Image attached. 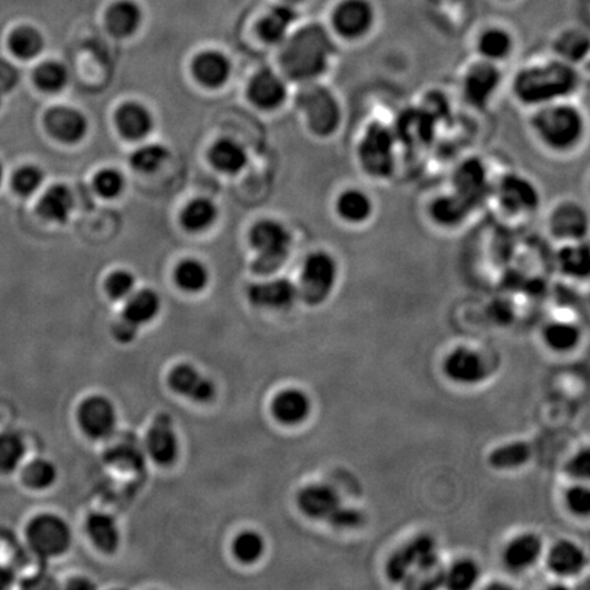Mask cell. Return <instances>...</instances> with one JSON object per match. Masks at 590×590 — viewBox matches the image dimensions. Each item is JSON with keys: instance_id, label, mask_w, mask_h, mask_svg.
<instances>
[{"instance_id": "obj_35", "label": "cell", "mask_w": 590, "mask_h": 590, "mask_svg": "<svg viewBox=\"0 0 590 590\" xmlns=\"http://www.w3.org/2000/svg\"><path fill=\"white\" fill-rule=\"evenodd\" d=\"M295 7L277 4L259 23L260 38L269 44H282L293 23L297 21Z\"/></svg>"}, {"instance_id": "obj_19", "label": "cell", "mask_w": 590, "mask_h": 590, "mask_svg": "<svg viewBox=\"0 0 590 590\" xmlns=\"http://www.w3.org/2000/svg\"><path fill=\"white\" fill-rule=\"evenodd\" d=\"M515 39L508 29L499 25L482 29L474 41V57L503 66L513 57Z\"/></svg>"}, {"instance_id": "obj_20", "label": "cell", "mask_w": 590, "mask_h": 590, "mask_svg": "<svg viewBox=\"0 0 590 590\" xmlns=\"http://www.w3.org/2000/svg\"><path fill=\"white\" fill-rule=\"evenodd\" d=\"M249 301L259 308L285 311L298 301L297 285L286 277L256 283L248 290Z\"/></svg>"}, {"instance_id": "obj_58", "label": "cell", "mask_w": 590, "mask_h": 590, "mask_svg": "<svg viewBox=\"0 0 590 590\" xmlns=\"http://www.w3.org/2000/svg\"><path fill=\"white\" fill-rule=\"evenodd\" d=\"M304 0H283V4H290V6L295 7L297 4H303Z\"/></svg>"}, {"instance_id": "obj_46", "label": "cell", "mask_w": 590, "mask_h": 590, "mask_svg": "<svg viewBox=\"0 0 590 590\" xmlns=\"http://www.w3.org/2000/svg\"><path fill=\"white\" fill-rule=\"evenodd\" d=\"M264 550H266V542L261 534L254 531L242 532L233 542L235 558L245 565H251L261 559Z\"/></svg>"}, {"instance_id": "obj_26", "label": "cell", "mask_w": 590, "mask_h": 590, "mask_svg": "<svg viewBox=\"0 0 590 590\" xmlns=\"http://www.w3.org/2000/svg\"><path fill=\"white\" fill-rule=\"evenodd\" d=\"M311 411V398L308 397V393L298 388H286L272 401V416L280 424L288 427L303 424L308 419Z\"/></svg>"}, {"instance_id": "obj_24", "label": "cell", "mask_w": 590, "mask_h": 590, "mask_svg": "<svg viewBox=\"0 0 590 590\" xmlns=\"http://www.w3.org/2000/svg\"><path fill=\"white\" fill-rule=\"evenodd\" d=\"M146 450L154 462L159 465H172L177 461L180 442L169 417H159L152 424L146 435Z\"/></svg>"}, {"instance_id": "obj_32", "label": "cell", "mask_w": 590, "mask_h": 590, "mask_svg": "<svg viewBox=\"0 0 590 590\" xmlns=\"http://www.w3.org/2000/svg\"><path fill=\"white\" fill-rule=\"evenodd\" d=\"M194 77L208 88H219L227 83L232 75V65L225 55L207 51L196 57L193 62Z\"/></svg>"}, {"instance_id": "obj_7", "label": "cell", "mask_w": 590, "mask_h": 590, "mask_svg": "<svg viewBox=\"0 0 590 590\" xmlns=\"http://www.w3.org/2000/svg\"><path fill=\"white\" fill-rule=\"evenodd\" d=\"M342 264L337 254L327 248L309 251L301 262L298 300L309 306H320L331 298L339 285Z\"/></svg>"}, {"instance_id": "obj_33", "label": "cell", "mask_w": 590, "mask_h": 590, "mask_svg": "<svg viewBox=\"0 0 590 590\" xmlns=\"http://www.w3.org/2000/svg\"><path fill=\"white\" fill-rule=\"evenodd\" d=\"M118 130L128 140H143L154 128L151 112L138 103H126L118 110Z\"/></svg>"}, {"instance_id": "obj_13", "label": "cell", "mask_w": 590, "mask_h": 590, "mask_svg": "<svg viewBox=\"0 0 590 590\" xmlns=\"http://www.w3.org/2000/svg\"><path fill=\"white\" fill-rule=\"evenodd\" d=\"M479 211L453 189L434 191L425 198L422 216L436 232L456 233L462 230Z\"/></svg>"}, {"instance_id": "obj_14", "label": "cell", "mask_w": 590, "mask_h": 590, "mask_svg": "<svg viewBox=\"0 0 590 590\" xmlns=\"http://www.w3.org/2000/svg\"><path fill=\"white\" fill-rule=\"evenodd\" d=\"M494 178L495 172L484 157L469 154L453 167L447 186L480 209L489 200Z\"/></svg>"}, {"instance_id": "obj_12", "label": "cell", "mask_w": 590, "mask_h": 590, "mask_svg": "<svg viewBox=\"0 0 590 590\" xmlns=\"http://www.w3.org/2000/svg\"><path fill=\"white\" fill-rule=\"evenodd\" d=\"M545 233L556 243L589 240V209L574 197L553 201L545 214Z\"/></svg>"}, {"instance_id": "obj_16", "label": "cell", "mask_w": 590, "mask_h": 590, "mask_svg": "<svg viewBox=\"0 0 590 590\" xmlns=\"http://www.w3.org/2000/svg\"><path fill=\"white\" fill-rule=\"evenodd\" d=\"M443 372L451 382L462 385L480 384L489 374L481 354L466 346H459L445 356Z\"/></svg>"}, {"instance_id": "obj_6", "label": "cell", "mask_w": 590, "mask_h": 590, "mask_svg": "<svg viewBox=\"0 0 590 590\" xmlns=\"http://www.w3.org/2000/svg\"><path fill=\"white\" fill-rule=\"evenodd\" d=\"M503 219L524 222L542 208V191L531 175L516 170L495 174L489 200Z\"/></svg>"}, {"instance_id": "obj_39", "label": "cell", "mask_w": 590, "mask_h": 590, "mask_svg": "<svg viewBox=\"0 0 590 590\" xmlns=\"http://www.w3.org/2000/svg\"><path fill=\"white\" fill-rule=\"evenodd\" d=\"M215 169L225 174H237L245 169L248 154L242 145L233 140H220L209 151Z\"/></svg>"}, {"instance_id": "obj_27", "label": "cell", "mask_w": 590, "mask_h": 590, "mask_svg": "<svg viewBox=\"0 0 590 590\" xmlns=\"http://www.w3.org/2000/svg\"><path fill=\"white\" fill-rule=\"evenodd\" d=\"M542 553V540L534 533L514 537L503 550V563L514 573L528 570L539 562Z\"/></svg>"}, {"instance_id": "obj_38", "label": "cell", "mask_w": 590, "mask_h": 590, "mask_svg": "<svg viewBox=\"0 0 590 590\" xmlns=\"http://www.w3.org/2000/svg\"><path fill=\"white\" fill-rule=\"evenodd\" d=\"M75 208V200L69 189L55 185L46 191L39 203V212L49 222L66 223Z\"/></svg>"}, {"instance_id": "obj_22", "label": "cell", "mask_w": 590, "mask_h": 590, "mask_svg": "<svg viewBox=\"0 0 590 590\" xmlns=\"http://www.w3.org/2000/svg\"><path fill=\"white\" fill-rule=\"evenodd\" d=\"M297 503L304 515L314 521H328L342 505L337 490L327 484L306 485L300 490Z\"/></svg>"}, {"instance_id": "obj_54", "label": "cell", "mask_w": 590, "mask_h": 590, "mask_svg": "<svg viewBox=\"0 0 590 590\" xmlns=\"http://www.w3.org/2000/svg\"><path fill=\"white\" fill-rule=\"evenodd\" d=\"M565 471L571 479L586 481L590 476L589 450L584 448V450H579L578 453L574 454L566 463Z\"/></svg>"}, {"instance_id": "obj_15", "label": "cell", "mask_w": 590, "mask_h": 590, "mask_svg": "<svg viewBox=\"0 0 590 590\" xmlns=\"http://www.w3.org/2000/svg\"><path fill=\"white\" fill-rule=\"evenodd\" d=\"M376 23V13L369 0H342L330 18V31L340 43L356 44L365 40Z\"/></svg>"}, {"instance_id": "obj_37", "label": "cell", "mask_w": 590, "mask_h": 590, "mask_svg": "<svg viewBox=\"0 0 590 590\" xmlns=\"http://www.w3.org/2000/svg\"><path fill=\"white\" fill-rule=\"evenodd\" d=\"M160 306L159 295L154 290L144 288L128 298L122 317L138 328L152 321L159 313Z\"/></svg>"}, {"instance_id": "obj_23", "label": "cell", "mask_w": 590, "mask_h": 590, "mask_svg": "<svg viewBox=\"0 0 590 590\" xmlns=\"http://www.w3.org/2000/svg\"><path fill=\"white\" fill-rule=\"evenodd\" d=\"M169 383L175 392L194 402H209L216 393L214 383L189 364L175 366L170 374Z\"/></svg>"}, {"instance_id": "obj_34", "label": "cell", "mask_w": 590, "mask_h": 590, "mask_svg": "<svg viewBox=\"0 0 590 590\" xmlns=\"http://www.w3.org/2000/svg\"><path fill=\"white\" fill-rule=\"evenodd\" d=\"M143 21L140 7L131 0H119L110 7L106 15L107 29L115 38L125 39L135 35Z\"/></svg>"}, {"instance_id": "obj_1", "label": "cell", "mask_w": 590, "mask_h": 590, "mask_svg": "<svg viewBox=\"0 0 590 590\" xmlns=\"http://www.w3.org/2000/svg\"><path fill=\"white\" fill-rule=\"evenodd\" d=\"M514 103L524 112L565 99H579L585 88L582 69L550 55L519 66L507 78Z\"/></svg>"}, {"instance_id": "obj_3", "label": "cell", "mask_w": 590, "mask_h": 590, "mask_svg": "<svg viewBox=\"0 0 590 590\" xmlns=\"http://www.w3.org/2000/svg\"><path fill=\"white\" fill-rule=\"evenodd\" d=\"M338 55V41L321 23L301 26L280 44L279 65L283 77L304 85L327 80Z\"/></svg>"}, {"instance_id": "obj_42", "label": "cell", "mask_w": 590, "mask_h": 590, "mask_svg": "<svg viewBox=\"0 0 590 590\" xmlns=\"http://www.w3.org/2000/svg\"><path fill=\"white\" fill-rule=\"evenodd\" d=\"M542 339L553 351L568 353L578 346L581 331L573 322L552 321L542 330Z\"/></svg>"}, {"instance_id": "obj_25", "label": "cell", "mask_w": 590, "mask_h": 590, "mask_svg": "<svg viewBox=\"0 0 590 590\" xmlns=\"http://www.w3.org/2000/svg\"><path fill=\"white\" fill-rule=\"evenodd\" d=\"M49 135L65 144H77L88 133V120L83 112L69 107H57L46 115Z\"/></svg>"}, {"instance_id": "obj_31", "label": "cell", "mask_w": 590, "mask_h": 590, "mask_svg": "<svg viewBox=\"0 0 590 590\" xmlns=\"http://www.w3.org/2000/svg\"><path fill=\"white\" fill-rule=\"evenodd\" d=\"M589 36L579 29H568L556 36L552 55L582 69L589 59Z\"/></svg>"}, {"instance_id": "obj_18", "label": "cell", "mask_w": 590, "mask_h": 590, "mask_svg": "<svg viewBox=\"0 0 590 590\" xmlns=\"http://www.w3.org/2000/svg\"><path fill=\"white\" fill-rule=\"evenodd\" d=\"M248 94L257 109L275 111L287 101V80L274 70H260L249 84Z\"/></svg>"}, {"instance_id": "obj_40", "label": "cell", "mask_w": 590, "mask_h": 590, "mask_svg": "<svg viewBox=\"0 0 590 590\" xmlns=\"http://www.w3.org/2000/svg\"><path fill=\"white\" fill-rule=\"evenodd\" d=\"M532 447L526 442L515 440L499 445L488 455V463L498 471H513L531 461Z\"/></svg>"}, {"instance_id": "obj_43", "label": "cell", "mask_w": 590, "mask_h": 590, "mask_svg": "<svg viewBox=\"0 0 590 590\" xmlns=\"http://www.w3.org/2000/svg\"><path fill=\"white\" fill-rule=\"evenodd\" d=\"M216 217L217 208L212 201L197 198L183 209L181 220L189 232L198 233L211 227L216 222Z\"/></svg>"}, {"instance_id": "obj_59", "label": "cell", "mask_w": 590, "mask_h": 590, "mask_svg": "<svg viewBox=\"0 0 590 590\" xmlns=\"http://www.w3.org/2000/svg\"><path fill=\"white\" fill-rule=\"evenodd\" d=\"M2 181H4V166H2V163H0V183H2Z\"/></svg>"}, {"instance_id": "obj_47", "label": "cell", "mask_w": 590, "mask_h": 590, "mask_svg": "<svg viewBox=\"0 0 590 590\" xmlns=\"http://www.w3.org/2000/svg\"><path fill=\"white\" fill-rule=\"evenodd\" d=\"M36 85L44 92L55 93L62 91L69 83V72L62 63L46 62L35 72Z\"/></svg>"}, {"instance_id": "obj_56", "label": "cell", "mask_w": 590, "mask_h": 590, "mask_svg": "<svg viewBox=\"0 0 590 590\" xmlns=\"http://www.w3.org/2000/svg\"><path fill=\"white\" fill-rule=\"evenodd\" d=\"M136 332H137V327L123 319V317L122 321L118 322L114 327L115 338L120 342H130L136 337Z\"/></svg>"}, {"instance_id": "obj_29", "label": "cell", "mask_w": 590, "mask_h": 590, "mask_svg": "<svg viewBox=\"0 0 590 590\" xmlns=\"http://www.w3.org/2000/svg\"><path fill=\"white\" fill-rule=\"evenodd\" d=\"M15 477L21 487L29 492H44L54 487L57 479V466L49 459L41 456L26 458Z\"/></svg>"}, {"instance_id": "obj_9", "label": "cell", "mask_w": 590, "mask_h": 590, "mask_svg": "<svg viewBox=\"0 0 590 590\" xmlns=\"http://www.w3.org/2000/svg\"><path fill=\"white\" fill-rule=\"evenodd\" d=\"M251 243L257 251L253 271L261 277H271L279 272L290 259L294 240L283 223L266 219L251 228Z\"/></svg>"}, {"instance_id": "obj_4", "label": "cell", "mask_w": 590, "mask_h": 590, "mask_svg": "<svg viewBox=\"0 0 590 590\" xmlns=\"http://www.w3.org/2000/svg\"><path fill=\"white\" fill-rule=\"evenodd\" d=\"M401 154L392 123L371 118L359 125L351 156L357 172L366 182L374 185L391 182L397 175Z\"/></svg>"}, {"instance_id": "obj_41", "label": "cell", "mask_w": 590, "mask_h": 590, "mask_svg": "<svg viewBox=\"0 0 590 590\" xmlns=\"http://www.w3.org/2000/svg\"><path fill=\"white\" fill-rule=\"evenodd\" d=\"M46 46L39 29L31 25L17 26L9 36V48L14 57L23 60L35 59Z\"/></svg>"}, {"instance_id": "obj_11", "label": "cell", "mask_w": 590, "mask_h": 590, "mask_svg": "<svg viewBox=\"0 0 590 590\" xmlns=\"http://www.w3.org/2000/svg\"><path fill=\"white\" fill-rule=\"evenodd\" d=\"M377 209L379 206L374 191L361 183L340 185L332 196V216L348 232H361L372 225Z\"/></svg>"}, {"instance_id": "obj_10", "label": "cell", "mask_w": 590, "mask_h": 590, "mask_svg": "<svg viewBox=\"0 0 590 590\" xmlns=\"http://www.w3.org/2000/svg\"><path fill=\"white\" fill-rule=\"evenodd\" d=\"M73 534L69 524L52 513L31 515L23 526V542L33 555L48 560L69 550Z\"/></svg>"}, {"instance_id": "obj_49", "label": "cell", "mask_w": 590, "mask_h": 590, "mask_svg": "<svg viewBox=\"0 0 590 590\" xmlns=\"http://www.w3.org/2000/svg\"><path fill=\"white\" fill-rule=\"evenodd\" d=\"M94 190L104 198H115L125 189L123 175L117 170L106 169L97 172L93 181Z\"/></svg>"}, {"instance_id": "obj_50", "label": "cell", "mask_w": 590, "mask_h": 590, "mask_svg": "<svg viewBox=\"0 0 590 590\" xmlns=\"http://www.w3.org/2000/svg\"><path fill=\"white\" fill-rule=\"evenodd\" d=\"M136 277L128 271H117L110 275L106 282V290L112 300H128L135 293Z\"/></svg>"}, {"instance_id": "obj_21", "label": "cell", "mask_w": 590, "mask_h": 590, "mask_svg": "<svg viewBox=\"0 0 590 590\" xmlns=\"http://www.w3.org/2000/svg\"><path fill=\"white\" fill-rule=\"evenodd\" d=\"M553 266L568 279L587 280L590 274L589 240L556 243Z\"/></svg>"}, {"instance_id": "obj_53", "label": "cell", "mask_w": 590, "mask_h": 590, "mask_svg": "<svg viewBox=\"0 0 590 590\" xmlns=\"http://www.w3.org/2000/svg\"><path fill=\"white\" fill-rule=\"evenodd\" d=\"M327 522L331 524L332 528L339 531H353L363 526L364 514L357 508L340 505Z\"/></svg>"}, {"instance_id": "obj_36", "label": "cell", "mask_w": 590, "mask_h": 590, "mask_svg": "<svg viewBox=\"0 0 590 590\" xmlns=\"http://www.w3.org/2000/svg\"><path fill=\"white\" fill-rule=\"evenodd\" d=\"M86 533L96 548L104 553H112L119 547L120 534L117 522L103 513H94L86 519Z\"/></svg>"}, {"instance_id": "obj_28", "label": "cell", "mask_w": 590, "mask_h": 590, "mask_svg": "<svg viewBox=\"0 0 590 590\" xmlns=\"http://www.w3.org/2000/svg\"><path fill=\"white\" fill-rule=\"evenodd\" d=\"M587 556L581 545L571 540L555 542L548 552L547 565L555 576L576 577L586 568Z\"/></svg>"}, {"instance_id": "obj_52", "label": "cell", "mask_w": 590, "mask_h": 590, "mask_svg": "<svg viewBox=\"0 0 590 590\" xmlns=\"http://www.w3.org/2000/svg\"><path fill=\"white\" fill-rule=\"evenodd\" d=\"M565 503L574 515L587 516L590 513V492L585 485H573L565 494Z\"/></svg>"}, {"instance_id": "obj_8", "label": "cell", "mask_w": 590, "mask_h": 590, "mask_svg": "<svg viewBox=\"0 0 590 590\" xmlns=\"http://www.w3.org/2000/svg\"><path fill=\"white\" fill-rule=\"evenodd\" d=\"M506 85L503 66L474 57L459 75V99L468 109L485 112L492 109Z\"/></svg>"}, {"instance_id": "obj_44", "label": "cell", "mask_w": 590, "mask_h": 590, "mask_svg": "<svg viewBox=\"0 0 590 590\" xmlns=\"http://www.w3.org/2000/svg\"><path fill=\"white\" fill-rule=\"evenodd\" d=\"M480 578V568L473 559H458L445 568L443 586L451 590H468L477 584Z\"/></svg>"}, {"instance_id": "obj_55", "label": "cell", "mask_w": 590, "mask_h": 590, "mask_svg": "<svg viewBox=\"0 0 590 590\" xmlns=\"http://www.w3.org/2000/svg\"><path fill=\"white\" fill-rule=\"evenodd\" d=\"M20 83V72L9 60L0 59V93L12 92Z\"/></svg>"}, {"instance_id": "obj_51", "label": "cell", "mask_w": 590, "mask_h": 590, "mask_svg": "<svg viewBox=\"0 0 590 590\" xmlns=\"http://www.w3.org/2000/svg\"><path fill=\"white\" fill-rule=\"evenodd\" d=\"M43 181L44 174L39 167L26 166L18 170L17 174L14 175L13 185L21 196H31L40 189Z\"/></svg>"}, {"instance_id": "obj_60", "label": "cell", "mask_w": 590, "mask_h": 590, "mask_svg": "<svg viewBox=\"0 0 590 590\" xmlns=\"http://www.w3.org/2000/svg\"><path fill=\"white\" fill-rule=\"evenodd\" d=\"M0 103H2V101H0Z\"/></svg>"}, {"instance_id": "obj_30", "label": "cell", "mask_w": 590, "mask_h": 590, "mask_svg": "<svg viewBox=\"0 0 590 590\" xmlns=\"http://www.w3.org/2000/svg\"><path fill=\"white\" fill-rule=\"evenodd\" d=\"M28 458L25 437L14 428H0V479L14 477Z\"/></svg>"}, {"instance_id": "obj_5", "label": "cell", "mask_w": 590, "mask_h": 590, "mask_svg": "<svg viewBox=\"0 0 590 590\" xmlns=\"http://www.w3.org/2000/svg\"><path fill=\"white\" fill-rule=\"evenodd\" d=\"M295 107L309 135L316 140H335L345 128V101L327 80L298 85Z\"/></svg>"}, {"instance_id": "obj_45", "label": "cell", "mask_w": 590, "mask_h": 590, "mask_svg": "<svg viewBox=\"0 0 590 590\" xmlns=\"http://www.w3.org/2000/svg\"><path fill=\"white\" fill-rule=\"evenodd\" d=\"M175 280L182 290L198 293L208 285V269L197 260H185L175 269Z\"/></svg>"}, {"instance_id": "obj_57", "label": "cell", "mask_w": 590, "mask_h": 590, "mask_svg": "<svg viewBox=\"0 0 590 590\" xmlns=\"http://www.w3.org/2000/svg\"><path fill=\"white\" fill-rule=\"evenodd\" d=\"M70 587H92L93 585L89 584L88 581H85V579H77V581L72 582V584L69 585Z\"/></svg>"}, {"instance_id": "obj_48", "label": "cell", "mask_w": 590, "mask_h": 590, "mask_svg": "<svg viewBox=\"0 0 590 590\" xmlns=\"http://www.w3.org/2000/svg\"><path fill=\"white\" fill-rule=\"evenodd\" d=\"M169 151L157 144H148L133 152L130 156V164L133 169L140 172H154L166 162Z\"/></svg>"}, {"instance_id": "obj_17", "label": "cell", "mask_w": 590, "mask_h": 590, "mask_svg": "<svg viewBox=\"0 0 590 590\" xmlns=\"http://www.w3.org/2000/svg\"><path fill=\"white\" fill-rule=\"evenodd\" d=\"M81 429L92 439H106L117 428V411L111 401L101 395L86 398L78 408Z\"/></svg>"}, {"instance_id": "obj_2", "label": "cell", "mask_w": 590, "mask_h": 590, "mask_svg": "<svg viewBox=\"0 0 590 590\" xmlns=\"http://www.w3.org/2000/svg\"><path fill=\"white\" fill-rule=\"evenodd\" d=\"M526 128L537 148L555 159L576 156L589 138V117L579 99L552 101L526 111Z\"/></svg>"}]
</instances>
